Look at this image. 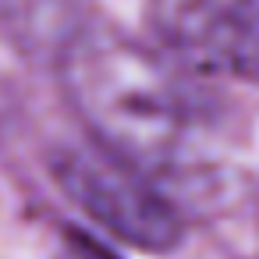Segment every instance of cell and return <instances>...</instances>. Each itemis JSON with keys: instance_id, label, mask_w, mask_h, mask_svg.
I'll list each match as a JSON object with an SVG mask.
<instances>
[{"instance_id": "6da1fadb", "label": "cell", "mask_w": 259, "mask_h": 259, "mask_svg": "<svg viewBox=\"0 0 259 259\" xmlns=\"http://www.w3.org/2000/svg\"><path fill=\"white\" fill-rule=\"evenodd\" d=\"M61 85L96 146L139 167L167 195L170 188L199 195L220 181L213 110L188 68L160 47L117 29H85L61 50Z\"/></svg>"}, {"instance_id": "7a4b0ae2", "label": "cell", "mask_w": 259, "mask_h": 259, "mask_svg": "<svg viewBox=\"0 0 259 259\" xmlns=\"http://www.w3.org/2000/svg\"><path fill=\"white\" fill-rule=\"evenodd\" d=\"M57 188L103 231L132 248L170 252L185 238L178 202L139 167L103 146H64L50 160Z\"/></svg>"}, {"instance_id": "3957f363", "label": "cell", "mask_w": 259, "mask_h": 259, "mask_svg": "<svg viewBox=\"0 0 259 259\" xmlns=\"http://www.w3.org/2000/svg\"><path fill=\"white\" fill-rule=\"evenodd\" d=\"M149 22L181 68L259 85V0H149Z\"/></svg>"}]
</instances>
